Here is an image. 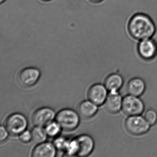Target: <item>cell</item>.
I'll return each mask as SVG.
<instances>
[{
  "label": "cell",
  "mask_w": 157,
  "mask_h": 157,
  "mask_svg": "<svg viewBox=\"0 0 157 157\" xmlns=\"http://www.w3.org/2000/svg\"><path fill=\"white\" fill-rule=\"evenodd\" d=\"M98 111V105L90 101L81 102L78 105L77 113L83 119H89L94 116Z\"/></svg>",
  "instance_id": "13"
},
{
  "label": "cell",
  "mask_w": 157,
  "mask_h": 157,
  "mask_svg": "<svg viewBox=\"0 0 157 157\" xmlns=\"http://www.w3.org/2000/svg\"><path fill=\"white\" fill-rule=\"evenodd\" d=\"M65 151L67 154L70 156L77 155L78 152V144L76 138L68 141Z\"/></svg>",
  "instance_id": "19"
},
{
  "label": "cell",
  "mask_w": 157,
  "mask_h": 157,
  "mask_svg": "<svg viewBox=\"0 0 157 157\" xmlns=\"http://www.w3.org/2000/svg\"><path fill=\"white\" fill-rule=\"evenodd\" d=\"M144 117L150 125H153L157 122V113L153 109L148 110L145 113Z\"/></svg>",
  "instance_id": "18"
},
{
  "label": "cell",
  "mask_w": 157,
  "mask_h": 157,
  "mask_svg": "<svg viewBox=\"0 0 157 157\" xmlns=\"http://www.w3.org/2000/svg\"><path fill=\"white\" fill-rule=\"evenodd\" d=\"M144 109V103L139 97L128 94L123 98L122 110L127 115H140Z\"/></svg>",
  "instance_id": "5"
},
{
  "label": "cell",
  "mask_w": 157,
  "mask_h": 157,
  "mask_svg": "<svg viewBox=\"0 0 157 157\" xmlns=\"http://www.w3.org/2000/svg\"><path fill=\"white\" fill-rule=\"evenodd\" d=\"M150 125L144 117L140 115L130 116L125 122L127 131L134 136H140L148 131Z\"/></svg>",
  "instance_id": "3"
},
{
  "label": "cell",
  "mask_w": 157,
  "mask_h": 157,
  "mask_svg": "<svg viewBox=\"0 0 157 157\" xmlns=\"http://www.w3.org/2000/svg\"><path fill=\"white\" fill-rule=\"evenodd\" d=\"M128 29L130 35L134 39L143 40L152 37L156 27L149 16L144 13H136L128 22Z\"/></svg>",
  "instance_id": "1"
},
{
  "label": "cell",
  "mask_w": 157,
  "mask_h": 157,
  "mask_svg": "<svg viewBox=\"0 0 157 157\" xmlns=\"http://www.w3.org/2000/svg\"><path fill=\"white\" fill-rule=\"evenodd\" d=\"M28 126V121L22 114L15 113L9 116L5 122V127L9 134L18 136L25 131Z\"/></svg>",
  "instance_id": "4"
},
{
  "label": "cell",
  "mask_w": 157,
  "mask_h": 157,
  "mask_svg": "<svg viewBox=\"0 0 157 157\" xmlns=\"http://www.w3.org/2000/svg\"><path fill=\"white\" fill-rule=\"evenodd\" d=\"M68 141V140H67L66 139L60 137L56 139L54 144L56 148L65 150Z\"/></svg>",
  "instance_id": "20"
},
{
  "label": "cell",
  "mask_w": 157,
  "mask_h": 157,
  "mask_svg": "<svg viewBox=\"0 0 157 157\" xmlns=\"http://www.w3.org/2000/svg\"><path fill=\"white\" fill-rule=\"evenodd\" d=\"M123 84V77L117 73H113L107 76L104 82V85L109 92L118 91Z\"/></svg>",
  "instance_id": "15"
},
{
  "label": "cell",
  "mask_w": 157,
  "mask_h": 157,
  "mask_svg": "<svg viewBox=\"0 0 157 157\" xmlns=\"http://www.w3.org/2000/svg\"><path fill=\"white\" fill-rule=\"evenodd\" d=\"M56 116V113L53 109L49 107H42L33 113L32 122L36 126L44 127L53 122Z\"/></svg>",
  "instance_id": "7"
},
{
  "label": "cell",
  "mask_w": 157,
  "mask_h": 157,
  "mask_svg": "<svg viewBox=\"0 0 157 157\" xmlns=\"http://www.w3.org/2000/svg\"><path fill=\"white\" fill-rule=\"evenodd\" d=\"M6 0H0V2L1 3H2V2H4Z\"/></svg>",
  "instance_id": "24"
},
{
  "label": "cell",
  "mask_w": 157,
  "mask_h": 157,
  "mask_svg": "<svg viewBox=\"0 0 157 157\" xmlns=\"http://www.w3.org/2000/svg\"><path fill=\"white\" fill-rule=\"evenodd\" d=\"M137 51L140 57L145 60H151L157 55V44L151 38L140 40L138 44Z\"/></svg>",
  "instance_id": "8"
},
{
  "label": "cell",
  "mask_w": 157,
  "mask_h": 157,
  "mask_svg": "<svg viewBox=\"0 0 157 157\" xmlns=\"http://www.w3.org/2000/svg\"><path fill=\"white\" fill-rule=\"evenodd\" d=\"M108 90L102 84H94L92 85L87 93L88 99L96 105H101L104 104L108 95Z\"/></svg>",
  "instance_id": "9"
},
{
  "label": "cell",
  "mask_w": 157,
  "mask_h": 157,
  "mask_svg": "<svg viewBox=\"0 0 157 157\" xmlns=\"http://www.w3.org/2000/svg\"><path fill=\"white\" fill-rule=\"evenodd\" d=\"M56 154V148L54 144L44 142L38 144L32 151L34 157H54Z\"/></svg>",
  "instance_id": "12"
},
{
  "label": "cell",
  "mask_w": 157,
  "mask_h": 157,
  "mask_svg": "<svg viewBox=\"0 0 157 157\" xmlns=\"http://www.w3.org/2000/svg\"><path fill=\"white\" fill-rule=\"evenodd\" d=\"M32 140L36 144L45 142L47 137V134L45 128L41 127L36 126L31 130Z\"/></svg>",
  "instance_id": "16"
},
{
  "label": "cell",
  "mask_w": 157,
  "mask_h": 157,
  "mask_svg": "<svg viewBox=\"0 0 157 157\" xmlns=\"http://www.w3.org/2000/svg\"><path fill=\"white\" fill-rule=\"evenodd\" d=\"M78 144L77 155L80 157H86L90 155L94 147L93 139L87 135H82L76 138Z\"/></svg>",
  "instance_id": "10"
},
{
  "label": "cell",
  "mask_w": 157,
  "mask_h": 157,
  "mask_svg": "<svg viewBox=\"0 0 157 157\" xmlns=\"http://www.w3.org/2000/svg\"><path fill=\"white\" fill-rule=\"evenodd\" d=\"M56 120L63 130L71 131L78 126L80 116L74 110L67 108L60 110L56 114Z\"/></svg>",
  "instance_id": "2"
},
{
  "label": "cell",
  "mask_w": 157,
  "mask_h": 157,
  "mask_svg": "<svg viewBox=\"0 0 157 157\" xmlns=\"http://www.w3.org/2000/svg\"><path fill=\"white\" fill-rule=\"evenodd\" d=\"M40 77L39 70L34 67H28L22 70L17 77L19 84L25 88L34 86L38 82Z\"/></svg>",
  "instance_id": "6"
},
{
  "label": "cell",
  "mask_w": 157,
  "mask_h": 157,
  "mask_svg": "<svg viewBox=\"0 0 157 157\" xmlns=\"http://www.w3.org/2000/svg\"><path fill=\"white\" fill-rule=\"evenodd\" d=\"M20 139L24 143H28L32 140V136L31 131L25 130L20 135Z\"/></svg>",
  "instance_id": "21"
},
{
  "label": "cell",
  "mask_w": 157,
  "mask_h": 157,
  "mask_svg": "<svg viewBox=\"0 0 157 157\" xmlns=\"http://www.w3.org/2000/svg\"><path fill=\"white\" fill-rule=\"evenodd\" d=\"M146 90V83L142 79L134 78L128 82L126 90L128 94L139 97Z\"/></svg>",
  "instance_id": "14"
},
{
  "label": "cell",
  "mask_w": 157,
  "mask_h": 157,
  "mask_svg": "<svg viewBox=\"0 0 157 157\" xmlns=\"http://www.w3.org/2000/svg\"><path fill=\"white\" fill-rule=\"evenodd\" d=\"M92 3H99L102 2L103 0H89Z\"/></svg>",
  "instance_id": "23"
},
{
  "label": "cell",
  "mask_w": 157,
  "mask_h": 157,
  "mask_svg": "<svg viewBox=\"0 0 157 157\" xmlns=\"http://www.w3.org/2000/svg\"><path fill=\"white\" fill-rule=\"evenodd\" d=\"M123 99L118 91L109 92L104 103L105 107L111 113H117L122 110Z\"/></svg>",
  "instance_id": "11"
},
{
  "label": "cell",
  "mask_w": 157,
  "mask_h": 157,
  "mask_svg": "<svg viewBox=\"0 0 157 157\" xmlns=\"http://www.w3.org/2000/svg\"><path fill=\"white\" fill-rule=\"evenodd\" d=\"M61 128L59 125L56 122H52L45 127V130L48 136L54 137L59 135Z\"/></svg>",
  "instance_id": "17"
},
{
  "label": "cell",
  "mask_w": 157,
  "mask_h": 157,
  "mask_svg": "<svg viewBox=\"0 0 157 157\" xmlns=\"http://www.w3.org/2000/svg\"><path fill=\"white\" fill-rule=\"evenodd\" d=\"M8 134H9V132L5 127L2 126L0 128V140H1V142H3L7 139L8 136Z\"/></svg>",
  "instance_id": "22"
},
{
  "label": "cell",
  "mask_w": 157,
  "mask_h": 157,
  "mask_svg": "<svg viewBox=\"0 0 157 157\" xmlns=\"http://www.w3.org/2000/svg\"><path fill=\"white\" fill-rule=\"evenodd\" d=\"M41 1L43 2H49L51 0H41Z\"/></svg>",
  "instance_id": "25"
}]
</instances>
